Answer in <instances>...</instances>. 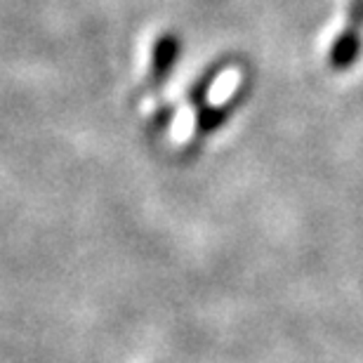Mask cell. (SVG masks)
Segmentation results:
<instances>
[{"mask_svg": "<svg viewBox=\"0 0 363 363\" xmlns=\"http://www.w3.org/2000/svg\"><path fill=\"white\" fill-rule=\"evenodd\" d=\"M179 52H182V40L177 33L163 31L154 38V43H151V48H149L147 76H144V83H147V88L151 92H158L165 85V81H168L170 74L175 71Z\"/></svg>", "mask_w": 363, "mask_h": 363, "instance_id": "6da1fadb", "label": "cell"}, {"mask_svg": "<svg viewBox=\"0 0 363 363\" xmlns=\"http://www.w3.org/2000/svg\"><path fill=\"white\" fill-rule=\"evenodd\" d=\"M224 69H227V62H224V60H217L213 64H208V67L203 69L201 74L191 81V85L186 88V92H184V101H186V104L189 106H201L203 101H206L210 88L215 85L217 76H220Z\"/></svg>", "mask_w": 363, "mask_h": 363, "instance_id": "277c9868", "label": "cell"}, {"mask_svg": "<svg viewBox=\"0 0 363 363\" xmlns=\"http://www.w3.org/2000/svg\"><path fill=\"white\" fill-rule=\"evenodd\" d=\"M245 92H248V88H245V85H238V88L231 92V97L224 99L222 104L203 108V111L199 113V118H196V123H194V133H191V140H189V149L196 151L203 142H206V137L217 133V130L227 123L229 116L238 108V104H241L243 97H245Z\"/></svg>", "mask_w": 363, "mask_h": 363, "instance_id": "7a4b0ae2", "label": "cell"}, {"mask_svg": "<svg viewBox=\"0 0 363 363\" xmlns=\"http://www.w3.org/2000/svg\"><path fill=\"white\" fill-rule=\"evenodd\" d=\"M170 121H172V106L165 104V101L154 104V111L149 113V128L154 130V133H163V130L170 125Z\"/></svg>", "mask_w": 363, "mask_h": 363, "instance_id": "5b68a950", "label": "cell"}, {"mask_svg": "<svg viewBox=\"0 0 363 363\" xmlns=\"http://www.w3.org/2000/svg\"><path fill=\"white\" fill-rule=\"evenodd\" d=\"M363 52V33L352 31V28H340L337 35L330 43L328 50V69L335 74L350 71L357 64L359 55Z\"/></svg>", "mask_w": 363, "mask_h": 363, "instance_id": "3957f363", "label": "cell"}]
</instances>
